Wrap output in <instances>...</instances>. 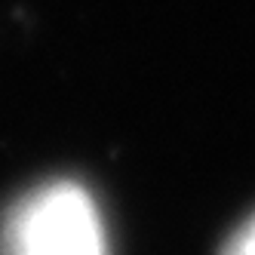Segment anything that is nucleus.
Segmentation results:
<instances>
[{
    "label": "nucleus",
    "mask_w": 255,
    "mask_h": 255,
    "mask_svg": "<svg viewBox=\"0 0 255 255\" xmlns=\"http://www.w3.org/2000/svg\"><path fill=\"white\" fill-rule=\"evenodd\" d=\"M0 255H108L96 200L74 181H46L0 222Z\"/></svg>",
    "instance_id": "1"
},
{
    "label": "nucleus",
    "mask_w": 255,
    "mask_h": 255,
    "mask_svg": "<svg viewBox=\"0 0 255 255\" xmlns=\"http://www.w3.org/2000/svg\"><path fill=\"white\" fill-rule=\"evenodd\" d=\"M222 255H255V215L234 231V237L225 243Z\"/></svg>",
    "instance_id": "2"
}]
</instances>
